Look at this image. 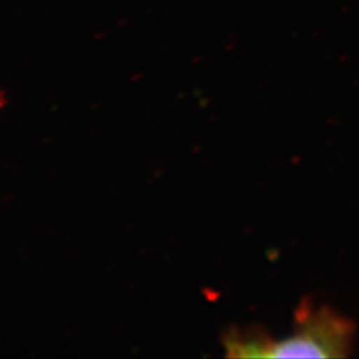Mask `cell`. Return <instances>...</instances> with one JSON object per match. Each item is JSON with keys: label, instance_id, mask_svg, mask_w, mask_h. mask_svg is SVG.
Instances as JSON below:
<instances>
[{"label": "cell", "instance_id": "obj_1", "mask_svg": "<svg viewBox=\"0 0 359 359\" xmlns=\"http://www.w3.org/2000/svg\"><path fill=\"white\" fill-rule=\"evenodd\" d=\"M293 335L281 342L269 341L265 358H339L351 345L350 323L332 311L299 314Z\"/></svg>", "mask_w": 359, "mask_h": 359}]
</instances>
